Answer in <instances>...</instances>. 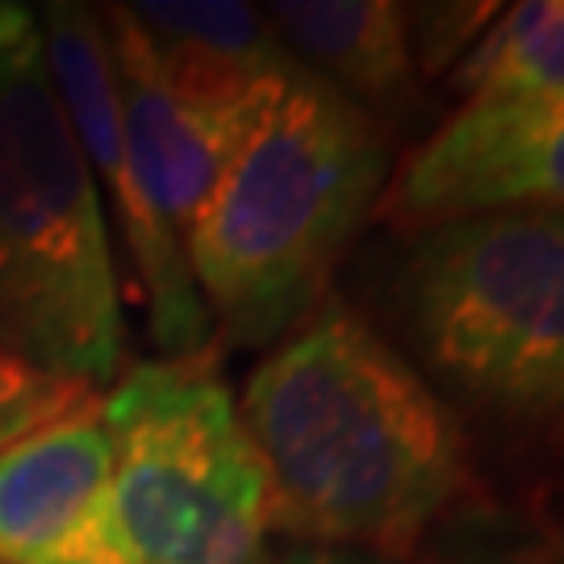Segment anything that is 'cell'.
Masks as SVG:
<instances>
[{"label": "cell", "instance_id": "cell-5", "mask_svg": "<svg viewBox=\"0 0 564 564\" xmlns=\"http://www.w3.org/2000/svg\"><path fill=\"white\" fill-rule=\"evenodd\" d=\"M393 293L405 339L460 398L510 423L561 410V209H510L426 230Z\"/></svg>", "mask_w": 564, "mask_h": 564}, {"label": "cell", "instance_id": "cell-9", "mask_svg": "<svg viewBox=\"0 0 564 564\" xmlns=\"http://www.w3.org/2000/svg\"><path fill=\"white\" fill-rule=\"evenodd\" d=\"M126 9L160 84L188 109L263 113L302 72L272 21L239 0H139Z\"/></svg>", "mask_w": 564, "mask_h": 564}, {"label": "cell", "instance_id": "cell-4", "mask_svg": "<svg viewBox=\"0 0 564 564\" xmlns=\"http://www.w3.org/2000/svg\"><path fill=\"white\" fill-rule=\"evenodd\" d=\"M109 485L139 564H256L272 481L214 351L142 360L101 402Z\"/></svg>", "mask_w": 564, "mask_h": 564}, {"label": "cell", "instance_id": "cell-8", "mask_svg": "<svg viewBox=\"0 0 564 564\" xmlns=\"http://www.w3.org/2000/svg\"><path fill=\"white\" fill-rule=\"evenodd\" d=\"M0 564H139L113 506L101 398L0 452Z\"/></svg>", "mask_w": 564, "mask_h": 564}, {"label": "cell", "instance_id": "cell-2", "mask_svg": "<svg viewBox=\"0 0 564 564\" xmlns=\"http://www.w3.org/2000/svg\"><path fill=\"white\" fill-rule=\"evenodd\" d=\"M384 181V126L302 67L184 230L205 318L239 347L310 323Z\"/></svg>", "mask_w": 564, "mask_h": 564}, {"label": "cell", "instance_id": "cell-6", "mask_svg": "<svg viewBox=\"0 0 564 564\" xmlns=\"http://www.w3.org/2000/svg\"><path fill=\"white\" fill-rule=\"evenodd\" d=\"M34 21L93 184H105V197L118 209V230L139 276V302L147 310L151 339L167 356L202 351L209 318L188 272L184 239L160 214L134 155L118 97V63L105 39L101 13L72 0H51L34 13Z\"/></svg>", "mask_w": 564, "mask_h": 564}, {"label": "cell", "instance_id": "cell-12", "mask_svg": "<svg viewBox=\"0 0 564 564\" xmlns=\"http://www.w3.org/2000/svg\"><path fill=\"white\" fill-rule=\"evenodd\" d=\"M452 93L473 97H564V4L523 0L498 9L481 39L447 72Z\"/></svg>", "mask_w": 564, "mask_h": 564}, {"label": "cell", "instance_id": "cell-16", "mask_svg": "<svg viewBox=\"0 0 564 564\" xmlns=\"http://www.w3.org/2000/svg\"><path fill=\"white\" fill-rule=\"evenodd\" d=\"M263 564H364L351 561V556H339V552H326V547H293V552H281Z\"/></svg>", "mask_w": 564, "mask_h": 564}, {"label": "cell", "instance_id": "cell-11", "mask_svg": "<svg viewBox=\"0 0 564 564\" xmlns=\"http://www.w3.org/2000/svg\"><path fill=\"white\" fill-rule=\"evenodd\" d=\"M263 18L302 67L335 84L372 121H402L419 105V63L405 4L393 0H281Z\"/></svg>", "mask_w": 564, "mask_h": 564}, {"label": "cell", "instance_id": "cell-15", "mask_svg": "<svg viewBox=\"0 0 564 564\" xmlns=\"http://www.w3.org/2000/svg\"><path fill=\"white\" fill-rule=\"evenodd\" d=\"M456 564H561V552L547 540L510 535V540H481V544L464 547Z\"/></svg>", "mask_w": 564, "mask_h": 564}, {"label": "cell", "instance_id": "cell-14", "mask_svg": "<svg viewBox=\"0 0 564 564\" xmlns=\"http://www.w3.org/2000/svg\"><path fill=\"white\" fill-rule=\"evenodd\" d=\"M498 4H405L410 21V46L419 72H444L481 39V30L494 21Z\"/></svg>", "mask_w": 564, "mask_h": 564}, {"label": "cell", "instance_id": "cell-1", "mask_svg": "<svg viewBox=\"0 0 564 564\" xmlns=\"http://www.w3.org/2000/svg\"><path fill=\"white\" fill-rule=\"evenodd\" d=\"M272 527L405 561L473 489L460 419L377 326L326 302L242 389Z\"/></svg>", "mask_w": 564, "mask_h": 564}, {"label": "cell", "instance_id": "cell-3", "mask_svg": "<svg viewBox=\"0 0 564 564\" xmlns=\"http://www.w3.org/2000/svg\"><path fill=\"white\" fill-rule=\"evenodd\" d=\"M0 347L59 377L105 384L126 356L101 193L34 9L0 0Z\"/></svg>", "mask_w": 564, "mask_h": 564}, {"label": "cell", "instance_id": "cell-10", "mask_svg": "<svg viewBox=\"0 0 564 564\" xmlns=\"http://www.w3.org/2000/svg\"><path fill=\"white\" fill-rule=\"evenodd\" d=\"M105 39L118 63V97L126 113V130L142 163V176L151 184V197L160 205L167 226L184 239L197 209L214 193L226 163L239 155L251 130L268 113H202L181 105L155 76V63L147 51L139 21L126 4L97 9Z\"/></svg>", "mask_w": 564, "mask_h": 564}, {"label": "cell", "instance_id": "cell-7", "mask_svg": "<svg viewBox=\"0 0 564 564\" xmlns=\"http://www.w3.org/2000/svg\"><path fill=\"white\" fill-rule=\"evenodd\" d=\"M564 97H473L384 181L377 218L402 235L561 209Z\"/></svg>", "mask_w": 564, "mask_h": 564}, {"label": "cell", "instance_id": "cell-13", "mask_svg": "<svg viewBox=\"0 0 564 564\" xmlns=\"http://www.w3.org/2000/svg\"><path fill=\"white\" fill-rule=\"evenodd\" d=\"M88 398H97L93 384L59 377V372L0 347V452L25 440L30 431L72 414Z\"/></svg>", "mask_w": 564, "mask_h": 564}]
</instances>
